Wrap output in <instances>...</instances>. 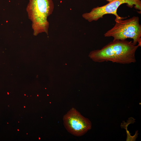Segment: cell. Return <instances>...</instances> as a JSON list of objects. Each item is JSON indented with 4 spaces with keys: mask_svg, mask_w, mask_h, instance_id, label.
Here are the masks:
<instances>
[{
    "mask_svg": "<svg viewBox=\"0 0 141 141\" xmlns=\"http://www.w3.org/2000/svg\"><path fill=\"white\" fill-rule=\"evenodd\" d=\"M133 41L113 40L101 49L91 51L89 56L94 62L127 64L135 63L136 51L139 47Z\"/></svg>",
    "mask_w": 141,
    "mask_h": 141,
    "instance_id": "obj_1",
    "label": "cell"
},
{
    "mask_svg": "<svg viewBox=\"0 0 141 141\" xmlns=\"http://www.w3.org/2000/svg\"><path fill=\"white\" fill-rule=\"evenodd\" d=\"M27 8L32 22L34 35L43 32L48 34L49 23L47 18L54 8L52 0H29Z\"/></svg>",
    "mask_w": 141,
    "mask_h": 141,
    "instance_id": "obj_2",
    "label": "cell"
},
{
    "mask_svg": "<svg viewBox=\"0 0 141 141\" xmlns=\"http://www.w3.org/2000/svg\"><path fill=\"white\" fill-rule=\"evenodd\" d=\"M115 19L116 23L111 29L104 34V37H112L113 40H126L127 38L133 39L135 44L141 46V25L138 16H133L129 19Z\"/></svg>",
    "mask_w": 141,
    "mask_h": 141,
    "instance_id": "obj_3",
    "label": "cell"
},
{
    "mask_svg": "<svg viewBox=\"0 0 141 141\" xmlns=\"http://www.w3.org/2000/svg\"><path fill=\"white\" fill-rule=\"evenodd\" d=\"M124 3L131 8L134 6L136 9L141 11L140 0H114L103 6L93 8L90 12L84 13L82 16L89 22L97 21L107 14L114 15L116 19H124L125 18L120 17L118 14L117 10L120 5Z\"/></svg>",
    "mask_w": 141,
    "mask_h": 141,
    "instance_id": "obj_4",
    "label": "cell"
},
{
    "mask_svg": "<svg viewBox=\"0 0 141 141\" xmlns=\"http://www.w3.org/2000/svg\"><path fill=\"white\" fill-rule=\"evenodd\" d=\"M64 126L68 132L76 136H81L91 128V124L88 119L73 108L64 115Z\"/></svg>",
    "mask_w": 141,
    "mask_h": 141,
    "instance_id": "obj_5",
    "label": "cell"
},
{
    "mask_svg": "<svg viewBox=\"0 0 141 141\" xmlns=\"http://www.w3.org/2000/svg\"><path fill=\"white\" fill-rule=\"evenodd\" d=\"M106 0L107 1H108L109 2H112V1H114V0Z\"/></svg>",
    "mask_w": 141,
    "mask_h": 141,
    "instance_id": "obj_6",
    "label": "cell"
},
{
    "mask_svg": "<svg viewBox=\"0 0 141 141\" xmlns=\"http://www.w3.org/2000/svg\"><path fill=\"white\" fill-rule=\"evenodd\" d=\"M7 94H8V95H9V93L8 92H7Z\"/></svg>",
    "mask_w": 141,
    "mask_h": 141,
    "instance_id": "obj_7",
    "label": "cell"
},
{
    "mask_svg": "<svg viewBox=\"0 0 141 141\" xmlns=\"http://www.w3.org/2000/svg\"><path fill=\"white\" fill-rule=\"evenodd\" d=\"M17 130L18 131H19V129H17Z\"/></svg>",
    "mask_w": 141,
    "mask_h": 141,
    "instance_id": "obj_8",
    "label": "cell"
},
{
    "mask_svg": "<svg viewBox=\"0 0 141 141\" xmlns=\"http://www.w3.org/2000/svg\"><path fill=\"white\" fill-rule=\"evenodd\" d=\"M24 95L25 96L26 95V94H24Z\"/></svg>",
    "mask_w": 141,
    "mask_h": 141,
    "instance_id": "obj_9",
    "label": "cell"
},
{
    "mask_svg": "<svg viewBox=\"0 0 141 141\" xmlns=\"http://www.w3.org/2000/svg\"><path fill=\"white\" fill-rule=\"evenodd\" d=\"M24 108H25V107L24 106Z\"/></svg>",
    "mask_w": 141,
    "mask_h": 141,
    "instance_id": "obj_10",
    "label": "cell"
},
{
    "mask_svg": "<svg viewBox=\"0 0 141 141\" xmlns=\"http://www.w3.org/2000/svg\"><path fill=\"white\" fill-rule=\"evenodd\" d=\"M8 107H9V105H8Z\"/></svg>",
    "mask_w": 141,
    "mask_h": 141,
    "instance_id": "obj_11",
    "label": "cell"
},
{
    "mask_svg": "<svg viewBox=\"0 0 141 141\" xmlns=\"http://www.w3.org/2000/svg\"><path fill=\"white\" fill-rule=\"evenodd\" d=\"M37 96H38V95H37Z\"/></svg>",
    "mask_w": 141,
    "mask_h": 141,
    "instance_id": "obj_12",
    "label": "cell"
},
{
    "mask_svg": "<svg viewBox=\"0 0 141 141\" xmlns=\"http://www.w3.org/2000/svg\"><path fill=\"white\" fill-rule=\"evenodd\" d=\"M7 124H8V122H7Z\"/></svg>",
    "mask_w": 141,
    "mask_h": 141,
    "instance_id": "obj_13",
    "label": "cell"
},
{
    "mask_svg": "<svg viewBox=\"0 0 141 141\" xmlns=\"http://www.w3.org/2000/svg\"><path fill=\"white\" fill-rule=\"evenodd\" d=\"M39 139H40V138H39Z\"/></svg>",
    "mask_w": 141,
    "mask_h": 141,
    "instance_id": "obj_14",
    "label": "cell"
},
{
    "mask_svg": "<svg viewBox=\"0 0 141 141\" xmlns=\"http://www.w3.org/2000/svg\"><path fill=\"white\" fill-rule=\"evenodd\" d=\"M28 134V133H27V134Z\"/></svg>",
    "mask_w": 141,
    "mask_h": 141,
    "instance_id": "obj_15",
    "label": "cell"
}]
</instances>
